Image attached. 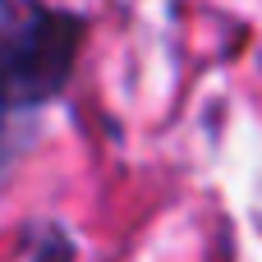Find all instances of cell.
I'll return each instance as SVG.
<instances>
[{"mask_svg":"<svg viewBox=\"0 0 262 262\" xmlns=\"http://www.w3.org/2000/svg\"><path fill=\"white\" fill-rule=\"evenodd\" d=\"M88 18L51 0H0V120L41 111L74 78Z\"/></svg>","mask_w":262,"mask_h":262,"instance_id":"cell-1","label":"cell"},{"mask_svg":"<svg viewBox=\"0 0 262 262\" xmlns=\"http://www.w3.org/2000/svg\"><path fill=\"white\" fill-rule=\"evenodd\" d=\"M32 262H74V239L60 235V230H46L37 253H32Z\"/></svg>","mask_w":262,"mask_h":262,"instance_id":"cell-2","label":"cell"}]
</instances>
